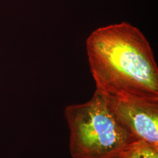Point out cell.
Here are the masks:
<instances>
[{"label":"cell","mask_w":158,"mask_h":158,"mask_svg":"<svg viewBox=\"0 0 158 158\" xmlns=\"http://www.w3.org/2000/svg\"><path fill=\"white\" fill-rule=\"evenodd\" d=\"M96 90L109 97L158 98V67L141 31L122 22L96 29L85 42Z\"/></svg>","instance_id":"1"},{"label":"cell","mask_w":158,"mask_h":158,"mask_svg":"<svg viewBox=\"0 0 158 158\" xmlns=\"http://www.w3.org/2000/svg\"><path fill=\"white\" fill-rule=\"evenodd\" d=\"M72 158H118L134 139L115 117L107 96L96 90L83 104L66 107Z\"/></svg>","instance_id":"2"},{"label":"cell","mask_w":158,"mask_h":158,"mask_svg":"<svg viewBox=\"0 0 158 158\" xmlns=\"http://www.w3.org/2000/svg\"><path fill=\"white\" fill-rule=\"evenodd\" d=\"M107 97L115 117L134 141L158 147V98Z\"/></svg>","instance_id":"3"},{"label":"cell","mask_w":158,"mask_h":158,"mask_svg":"<svg viewBox=\"0 0 158 158\" xmlns=\"http://www.w3.org/2000/svg\"><path fill=\"white\" fill-rule=\"evenodd\" d=\"M118 158H158V147L144 142H134L125 149Z\"/></svg>","instance_id":"4"}]
</instances>
